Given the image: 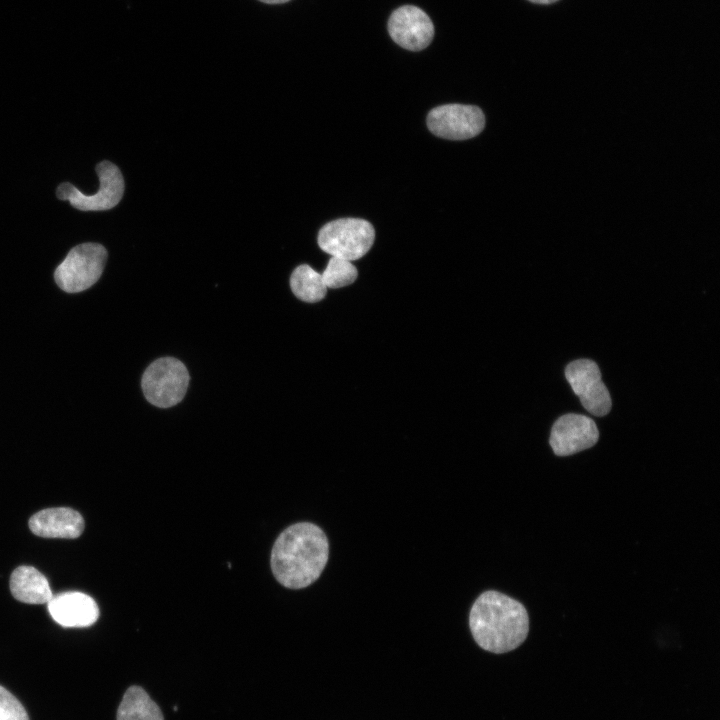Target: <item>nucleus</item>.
Returning <instances> with one entry per match:
<instances>
[{
  "label": "nucleus",
  "instance_id": "nucleus-1",
  "mask_svg": "<svg viewBox=\"0 0 720 720\" xmlns=\"http://www.w3.org/2000/svg\"><path fill=\"white\" fill-rule=\"evenodd\" d=\"M328 557L329 544L324 531L311 522H299L286 528L276 539L271 568L281 585L302 589L320 577Z\"/></svg>",
  "mask_w": 720,
  "mask_h": 720
},
{
  "label": "nucleus",
  "instance_id": "nucleus-2",
  "mask_svg": "<svg viewBox=\"0 0 720 720\" xmlns=\"http://www.w3.org/2000/svg\"><path fill=\"white\" fill-rule=\"evenodd\" d=\"M469 627L480 648L507 653L519 647L529 632L526 608L518 600L495 590L485 591L469 613Z\"/></svg>",
  "mask_w": 720,
  "mask_h": 720
},
{
  "label": "nucleus",
  "instance_id": "nucleus-3",
  "mask_svg": "<svg viewBox=\"0 0 720 720\" xmlns=\"http://www.w3.org/2000/svg\"><path fill=\"white\" fill-rule=\"evenodd\" d=\"M375 231L359 218H341L325 224L318 233V245L327 254L349 261L363 257L372 247Z\"/></svg>",
  "mask_w": 720,
  "mask_h": 720
},
{
  "label": "nucleus",
  "instance_id": "nucleus-4",
  "mask_svg": "<svg viewBox=\"0 0 720 720\" xmlns=\"http://www.w3.org/2000/svg\"><path fill=\"white\" fill-rule=\"evenodd\" d=\"M107 260L105 247L82 243L73 247L54 273L57 285L67 293L82 292L101 277Z\"/></svg>",
  "mask_w": 720,
  "mask_h": 720
},
{
  "label": "nucleus",
  "instance_id": "nucleus-5",
  "mask_svg": "<svg viewBox=\"0 0 720 720\" xmlns=\"http://www.w3.org/2000/svg\"><path fill=\"white\" fill-rule=\"evenodd\" d=\"M189 373L176 358L163 357L145 370L141 386L145 398L154 406L168 408L179 403L186 394Z\"/></svg>",
  "mask_w": 720,
  "mask_h": 720
},
{
  "label": "nucleus",
  "instance_id": "nucleus-6",
  "mask_svg": "<svg viewBox=\"0 0 720 720\" xmlns=\"http://www.w3.org/2000/svg\"><path fill=\"white\" fill-rule=\"evenodd\" d=\"M99 177V190L94 195H86L72 184L65 182L58 186L56 194L60 200H68L81 211H103L115 207L124 193V179L119 168L102 161L96 166Z\"/></svg>",
  "mask_w": 720,
  "mask_h": 720
},
{
  "label": "nucleus",
  "instance_id": "nucleus-7",
  "mask_svg": "<svg viewBox=\"0 0 720 720\" xmlns=\"http://www.w3.org/2000/svg\"><path fill=\"white\" fill-rule=\"evenodd\" d=\"M427 126L438 137L466 140L483 130L485 116L482 110L474 105L446 104L429 112Z\"/></svg>",
  "mask_w": 720,
  "mask_h": 720
},
{
  "label": "nucleus",
  "instance_id": "nucleus-8",
  "mask_svg": "<svg viewBox=\"0 0 720 720\" xmlns=\"http://www.w3.org/2000/svg\"><path fill=\"white\" fill-rule=\"evenodd\" d=\"M565 376L583 407L594 416L607 415L612 406L609 391L601 379L598 365L590 359L569 363Z\"/></svg>",
  "mask_w": 720,
  "mask_h": 720
},
{
  "label": "nucleus",
  "instance_id": "nucleus-9",
  "mask_svg": "<svg viewBox=\"0 0 720 720\" xmlns=\"http://www.w3.org/2000/svg\"><path fill=\"white\" fill-rule=\"evenodd\" d=\"M392 40L404 49L420 51L434 36L430 17L419 7L404 5L394 10L388 20Z\"/></svg>",
  "mask_w": 720,
  "mask_h": 720
},
{
  "label": "nucleus",
  "instance_id": "nucleus-10",
  "mask_svg": "<svg viewBox=\"0 0 720 720\" xmlns=\"http://www.w3.org/2000/svg\"><path fill=\"white\" fill-rule=\"evenodd\" d=\"M599 438L598 428L590 417L569 413L558 418L552 426L549 443L558 456H569L594 446Z\"/></svg>",
  "mask_w": 720,
  "mask_h": 720
},
{
  "label": "nucleus",
  "instance_id": "nucleus-11",
  "mask_svg": "<svg viewBox=\"0 0 720 720\" xmlns=\"http://www.w3.org/2000/svg\"><path fill=\"white\" fill-rule=\"evenodd\" d=\"M47 604L52 618L63 627H87L94 624L99 616L94 599L82 592L53 595Z\"/></svg>",
  "mask_w": 720,
  "mask_h": 720
},
{
  "label": "nucleus",
  "instance_id": "nucleus-12",
  "mask_svg": "<svg viewBox=\"0 0 720 720\" xmlns=\"http://www.w3.org/2000/svg\"><path fill=\"white\" fill-rule=\"evenodd\" d=\"M29 528L40 537L73 539L82 534L84 520L79 512L71 508H47L30 518Z\"/></svg>",
  "mask_w": 720,
  "mask_h": 720
},
{
  "label": "nucleus",
  "instance_id": "nucleus-13",
  "mask_svg": "<svg viewBox=\"0 0 720 720\" xmlns=\"http://www.w3.org/2000/svg\"><path fill=\"white\" fill-rule=\"evenodd\" d=\"M10 590L16 600L27 604L48 603L53 597L46 577L32 566H19L12 572Z\"/></svg>",
  "mask_w": 720,
  "mask_h": 720
},
{
  "label": "nucleus",
  "instance_id": "nucleus-14",
  "mask_svg": "<svg viewBox=\"0 0 720 720\" xmlns=\"http://www.w3.org/2000/svg\"><path fill=\"white\" fill-rule=\"evenodd\" d=\"M117 720H164L158 705L139 686L129 687L118 707Z\"/></svg>",
  "mask_w": 720,
  "mask_h": 720
},
{
  "label": "nucleus",
  "instance_id": "nucleus-15",
  "mask_svg": "<svg viewBox=\"0 0 720 720\" xmlns=\"http://www.w3.org/2000/svg\"><path fill=\"white\" fill-rule=\"evenodd\" d=\"M290 287L298 299L308 303L322 300L328 289L323 282L321 273L307 264L299 265L292 272Z\"/></svg>",
  "mask_w": 720,
  "mask_h": 720
},
{
  "label": "nucleus",
  "instance_id": "nucleus-16",
  "mask_svg": "<svg viewBox=\"0 0 720 720\" xmlns=\"http://www.w3.org/2000/svg\"><path fill=\"white\" fill-rule=\"evenodd\" d=\"M321 276L327 288L336 289L352 284L358 271L352 261L332 256Z\"/></svg>",
  "mask_w": 720,
  "mask_h": 720
},
{
  "label": "nucleus",
  "instance_id": "nucleus-17",
  "mask_svg": "<svg viewBox=\"0 0 720 720\" xmlns=\"http://www.w3.org/2000/svg\"><path fill=\"white\" fill-rule=\"evenodd\" d=\"M0 720H29L21 702L2 686H0Z\"/></svg>",
  "mask_w": 720,
  "mask_h": 720
},
{
  "label": "nucleus",
  "instance_id": "nucleus-18",
  "mask_svg": "<svg viewBox=\"0 0 720 720\" xmlns=\"http://www.w3.org/2000/svg\"><path fill=\"white\" fill-rule=\"evenodd\" d=\"M258 1L263 2L265 4L274 5V4H283V3L289 2L290 0H258Z\"/></svg>",
  "mask_w": 720,
  "mask_h": 720
},
{
  "label": "nucleus",
  "instance_id": "nucleus-19",
  "mask_svg": "<svg viewBox=\"0 0 720 720\" xmlns=\"http://www.w3.org/2000/svg\"><path fill=\"white\" fill-rule=\"evenodd\" d=\"M528 1L536 3V4H551L558 0H528Z\"/></svg>",
  "mask_w": 720,
  "mask_h": 720
}]
</instances>
